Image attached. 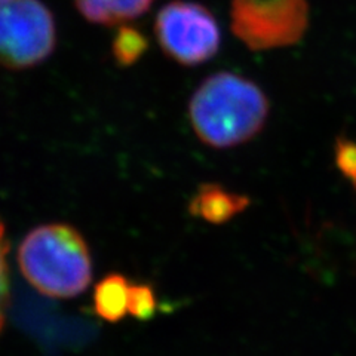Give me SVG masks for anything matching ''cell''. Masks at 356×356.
Listing matches in <instances>:
<instances>
[{"label":"cell","mask_w":356,"mask_h":356,"mask_svg":"<svg viewBox=\"0 0 356 356\" xmlns=\"http://www.w3.org/2000/svg\"><path fill=\"white\" fill-rule=\"evenodd\" d=\"M187 110L200 143L216 150H229L250 143L264 129L270 116V99L250 77L220 70L199 83Z\"/></svg>","instance_id":"6da1fadb"},{"label":"cell","mask_w":356,"mask_h":356,"mask_svg":"<svg viewBox=\"0 0 356 356\" xmlns=\"http://www.w3.org/2000/svg\"><path fill=\"white\" fill-rule=\"evenodd\" d=\"M230 31L250 51L296 47L310 24L309 0H232Z\"/></svg>","instance_id":"3957f363"},{"label":"cell","mask_w":356,"mask_h":356,"mask_svg":"<svg viewBox=\"0 0 356 356\" xmlns=\"http://www.w3.org/2000/svg\"><path fill=\"white\" fill-rule=\"evenodd\" d=\"M18 267L27 282L52 298L82 294L92 280V260L73 226L49 222L30 230L18 247Z\"/></svg>","instance_id":"7a4b0ae2"},{"label":"cell","mask_w":356,"mask_h":356,"mask_svg":"<svg viewBox=\"0 0 356 356\" xmlns=\"http://www.w3.org/2000/svg\"><path fill=\"white\" fill-rule=\"evenodd\" d=\"M129 286L131 284L120 275H110L98 282L94 294L97 315L108 322L124 318L129 305Z\"/></svg>","instance_id":"ba28073f"},{"label":"cell","mask_w":356,"mask_h":356,"mask_svg":"<svg viewBox=\"0 0 356 356\" xmlns=\"http://www.w3.org/2000/svg\"><path fill=\"white\" fill-rule=\"evenodd\" d=\"M57 47V27L42 0L0 2V65L26 70L47 61Z\"/></svg>","instance_id":"277c9868"},{"label":"cell","mask_w":356,"mask_h":356,"mask_svg":"<svg viewBox=\"0 0 356 356\" xmlns=\"http://www.w3.org/2000/svg\"><path fill=\"white\" fill-rule=\"evenodd\" d=\"M154 36L166 57L184 67L208 63L221 48L216 15L207 6L187 0H172L159 9Z\"/></svg>","instance_id":"5b68a950"},{"label":"cell","mask_w":356,"mask_h":356,"mask_svg":"<svg viewBox=\"0 0 356 356\" xmlns=\"http://www.w3.org/2000/svg\"><path fill=\"white\" fill-rule=\"evenodd\" d=\"M251 205V197L220 183H202L188 200V214L208 225H227Z\"/></svg>","instance_id":"8992f818"},{"label":"cell","mask_w":356,"mask_h":356,"mask_svg":"<svg viewBox=\"0 0 356 356\" xmlns=\"http://www.w3.org/2000/svg\"><path fill=\"white\" fill-rule=\"evenodd\" d=\"M149 49V40L136 27L128 24L119 26V30L111 43V54L120 67H131Z\"/></svg>","instance_id":"9c48e42d"},{"label":"cell","mask_w":356,"mask_h":356,"mask_svg":"<svg viewBox=\"0 0 356 356\" xmlns=\"http://www.w3.org/2000/svg\"><path fill=\"white\" fill-rule=\"evenodd\" d=\"M154 0H74L79 14L92 24L124 26L144 15Z\"/></svg>","instance_id":"52a82bcc"},{"label":"cell","mask_w":356,"mask_h":356,"mask_svg":"<svg viewBox=\"0 0 356 356\" xmlns=\"http://www.w3.org/2000/svg\"><path fill=\"white\" fill-rule=\"evenodd\" d=\"M9 243L6 238V229L2 218H0V330L5 324V316L9 305V272L6 255Z\"/></svg>","instance_id":"7c38bea8"},{"label":"cell","mask_w":356,"mask_h":356,"mask_svg":"<svg viewBox=\"0 0 356 356\" xmlns=\"http://www.w3.org/2000/svg\"><path fill=\"white\" fill-rule=\"evenodd\" d=\"M334 165L356 192V140L340 134L334 140Z\"/></svg>","instance_id":"30bf717a"},{"label":"cell","mask_w":356,"mask_h":356,"mask_svg":"<svg viewBox=\"0 0 356 356\" xmlns=\"http://www.w3.org/2000/svg\"><path fill=\"white\" fill-rule=\"evenodd\" d=\"M128 312L143 321H147L154 316L156 297L152 286L144 284H131Z\"/></svg>","instance_id":"8fae6325"},{"label":"cell","mask_w":356,"mask_h":356,"mask_svg":"<svg viewBox=\"0 0 356 356\" xmlns=\"http://www.w3.org/2000/svg\"><path fill=\"white\" fill-rule=\"evenodd\" d=\"M0 2H2V0H0Z\"/></svg>","instance_id":"4fadbf2b"}]
</instances>
